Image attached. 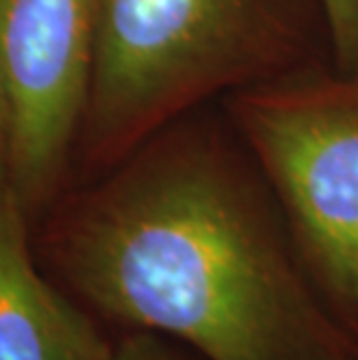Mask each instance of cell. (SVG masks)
Masks as SVG:
<instances>
[{
	"mask_svg": "<svg viewBox=\"0 0 358 360\" xmlns=\"http://www.w3.org/2000/svg\"><path fill=\"white\" fill-rule=\"evenodd\" d=\"M340 75L249 89L238 117L307 274L358 342V72Z\"/></svg>",
	"mask_w": 358,
	"mask_h": 360,
	"instance_id": "3",
	"label": "cell"
},
{
	"mask_svg": "<svg viewBox=\"0 0 358 360\" xmlns=\"http://www.w3.org/2000/svg\"><path fill=\"white\" fill-rule=\"evenodd\" d=\"M33 249L114 337H170L203 360H358L268 181L228 151H142L44 212Z\"/></svg>",
	"mask_w": 358,
	"mask_h": 360,
	"instance_id": "1",
	"label": "cell"
},
{
	"mask_svg": "<svg viewBox=\"0 0 358 360\" xmlns=\"http://www.w3.org/2000/svg\"><path fill=\"white\" fill-rule=\"evenodd\" d=\"M286 44L284 0H94V154H126L198 98L263 77Z\"/></svg>",
	"mask_w": 358,
	"mask_h": 360,
	"instance_id": "2",
	"label": "cell"
},
{
	"mask_svg": "<svg viewBox=\"0 0 358 360\" xmlns=\"http://www.w3.org/2000/svg\"><path fill=\"white\" fill-rule=\"evenodd\" d=\"M340 72H358V0H317Z\"/></svg>",
	"mask_w": 358,
	"mask_h": 360,
	"instance_id": "6",
	"label": "cell"
},
{
	"mask_svg": "<svg viewBox=\"0 0 358 360\" xmlns=\"http://www.w3.org/2000/svg\"><path fill=\"white\" fill-rule=\"evenodd\" d=\"M5 154H7V103H5L3 82H0V158L3 160Z\"/></svg>",
	"mask_w": 358,
	"mask_h": 360,
	"instance_id": "8",
	"label": "cell"
},
{
	"mask_svg": "<svg viewBox=\"0 0 358 360\" xmlns=\"http://www.w3.org/2000/svg\"><path fill=\"white\" fill-rule=\"evenodd\" d=\"M94 72V0H0L5 165L35 224L60 200L65 158L87 114Z\"/></svg>",
	"mask_w": 358,
	"mask_h": 360,
	"instance_id": "4",
	"label": "cell"
},
{
	"mask_svg": "<svg viewBox=\"0 0 358 360\" xmlns=\"http://www.w3.org/2000/svg\"><path fill=\"white\" fill-rule=\"evenodd\" d=\"M112 360H203L184 344L151 333L117 335Z\"/></svg>",
	"mask_w": 358,
	"mask_h": 360,
	"instance_id": "7",
	"label": "cell"
},
{
	"mask_svg": "<svg viewBox=\"0 0 358 360\" xmlns=\"http://www.w3.org/2000/svg\"><path fill=\"white\" fill-rule=\"evenodd\" d=\"M114 337L42 270L0 158V360H112Z\"/></svg>",
	"mask_w": 358,
	"mask_h": 360,
	"instance_id": "5",
	"label": "cell"
}]
</instances>
